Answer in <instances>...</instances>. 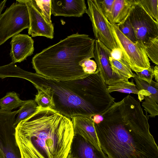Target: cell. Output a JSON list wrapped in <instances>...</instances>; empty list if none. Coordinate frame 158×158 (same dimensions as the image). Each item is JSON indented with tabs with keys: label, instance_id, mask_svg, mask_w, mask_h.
<instances>
[{
	"label": "cell",
	"instance_id": "6da1fadb",
	"mask_svg": "<svg viewBox=\"0 0 158 158\" xmlns=\"http://www.w3.org/2000/svg\"><path fill=\"white\" fill-rule=\"evenodd\" d=\"M130 95L99 114L94 124L101 148L108 158H158L149 117Z\"/></svg>",
	"mask_w": 158,
	"mask_h": 158
},
{
	"label": "cell",
	"instance_id": "7a4b0ae2",
	"mask_svg": "<svg viewBox=\"0 0 158 158\" xmlns=\"http://www.w3.org/2000/svg\"><path fill=\"white\" fill-rule=\"evenodd\" d=\"M74 136L70 118L38 106L15 127L21 158H66Z\"/></svg>",
	"mask_w": 158,
	"mask_h": 158
},
{
	"label": "cell",
	"instance_id": "3957f363",
	"mask_svg": "<svg viewBox=\"0 0 158 158\" xmlns=\"http://www.w3.org/2000/svg\"><path fill=\"white\" fill-rule=\"evenodd\" d=\"M95 40L78 33L35 54L32 59L33 68L44 77L60 81L81 79L88 74L80 64L94 57Z\"/></svg>",
	"mask_w": 158,
	"mask_h": 158
},
{
	"label": "cell",
	"instance_id": "277c9868",
	"mask_svg": "<svg viewBox=\"0 0 158 158\" xmlns=\"http://www.w3.org/2000/svg\"><path fill=\"white\" fill-rule=\"evenodd\" d=\"M28 81L37 90L43 91L50 97L54 104L53 109L68 118L77 115L91 117L97 114L91 106L73 92L64 81L31 72Z\"/></svg>",
	"mask_w": 158,
	"mask_h": 158
},
{
	"label": "cell",
	"instance_id": "5b68a950",
	"mask_svg": "<svg viewBox=\"0 0 158 158\" xmlns=\"http://www.w3.org/2000/svg\"><path fill=\"white\" fill-rule=\"evenodd\" d=\"M64 81L73 92L91 106L97 114L104 112L114 102L115 98L108 92L98 69L96 73L83 78Z\"/></svg>",
	"mask_w": 158,
	"mask_h": 158
},
{
	"label": "cell",
	"instance_id": "8992f818",
	"mask_svg": "<svg viewBox=\"0 0 158 158\" xmlns=\"http://www.w3.org/2000/svg\"><path fill=\"white\" fill-rule=\"evenodd\" d=\"M29 27L26 6L17 2L13 3L0 16V46Z\"/></svg>",
	"mask_w": 158,
	"mask_h": 158
},
{
	"label": "cell",
	"instance_id": "52a82bcc",
	"mask_svg": "<svg viewBox=\"0 0 158 158\" xmlns=\"http://www.w3.org/2000/svg\"><path fill=\"white\" fill-rule=\"evenodd\" d=\"M128 19L134 30L138 44L145 48L151 39L158 37V22L138 2L133 6Z\"/></svg>",
	"mask_w": 158,
	"mask_h": 158
},
{
	"label": "cell",
	"instance_id": "ba28073f",
	"mask_svg": "<svg viewBox=\"0 0 158 158\" xmlns=\"http://www.w3.org/2000/svg\"><path fill=\"white\" fill-rule=\"evenodd\" d=\"M110 25L118 45L131 70L136 73L149 68L150 64L145 48L128 39L116 24L110 23Z\"/></svg>",
	"mask_w": 158,
	"mask_h": 158
},
{
	"label": "cell",
	"instance_id": "9c48e42d",
	"mask_svg": "<svg viewBox=\"0 0 158 158\" xmlns=\"http://www.w3.org/2000/svg\"><path fill=\"white\" fill-rule=\"evenodd\" d=\"M86 13L92 24L96 40L111 51L119 48L111 28L110 23L103 13L97 0H87Z\"/></svg>",
	"mask_w": 158,
	"mask_h": 158
},
{
	"label": "cell",
	"instance_id": "30bf717a",
	"mask_svg": "<svg viewBox=\"0 0 158 158\" xmlns=\"http://www.w3.org/2000/svg\"><path fill=\"white\" fill-rule=\"evenodd\" d=\"M19 112V110L12 112L0 109V151L4 158H21L14 125Z\"/></svg>",
	"mask_w": 158,
	"mask_h": 158
},
{
	"label": "cell",
	"instance_id": "8fae6325",
	"mask_svg": "<svg viewBox=\"0 0 158 158\" xmlns=\"http://www.w3.org/2000/svg\"><path fill=\"white\" fill-rule=\"evenodd\" d=\"M25 4L28 11L29 27L28 33L32 37L43 36L50 39L54 37V27L42 14L34 0H16Z\"/></svg>",
	"mask_w": 158,
	"mask_h": 158
},
{
	"label": "cell",
	"instance_id": "7c38bea8",
	"mask_svg": "<svg viewBox=\"0 0 158 158\" xmlns=\"http://www.w3.org/2000/svg\"><path fill=\"white\" fill-rule=\"evenodd\" d=\"M133 78L139 90L137 95L140 102L144 99L142 106L148 117L154 118L158 114V83L152 80L151 84L139 78L134 73Z\"/></svg>",
	"mask_w": 158,
	"mask_h": 158
},
{
	"label": "cell",
	"instance_id": "4fadbf2b",
	"mask_svg": "<svg viewBox=\"0 0 158 158\" xmlns=\"http://www.w3.org/2000/svg\"><path fill=\"white\" fill-rule=\"evenodd\" d=\"M110 51L95 40L94 58L101 78L108 85L121 81H128L113 73L109 60Z\"/></svg>",
	"mask_w": 158,
	"mask_h": 158
},
{
	"label": "cell",
	"instance_id": "5bb4252c",
	"mask_svg": "<svg viewBox=\"0 0 158 158\" xmlns=\"http://www.w3.org/2000/svg\"><path fill=\"white\" fill-rule=\"evenodd\" d=\"M74 134L79 135L98 150L102 151L91 117L80 115L71 118Z\"/></svg>",
	"mask_w": 158,
	"mask_h": 158
},
{
	"label": "cell",
	"instance_id": "9a60e30c",
	"mask_svg": "<svg viewBox=\"0 0 158 158\" xmlns=\"http://www.w3.org/2000/svg\"><path fill=\"white\" fill-rule=\"evenodd\" d=\"M87 9L84 0H51V14L55 16L80 17Z\"/></svg>",
	"mask_w": 158,
	"mask_h": 158
},
{
	"label": "cell",
	"instance_id": "2e32d148",
	"mask_svg": "<svg viewBox=\"0 0 158 158\" xmlns=\"http://www.w3.org/2000/svg\"><path fill=\"white\" fill-rule=\"evenodd\" d=\"M34 41L26 34H18L11 38L10 56L12 62H21L31 55L34 50Z\"/></svg>",
	"mask_w": 158,
	"mask_h": 158
},
{
	"label": "cell",
	"instance_id": "e0dca14e",
	"mask_svg": "<svg viewBox=\"0 0 158 158\" xmlns=\"http://www.w3.org/2000/svg\"><path fill=\"white\" fill-rule=\"evenodd\" d=\"M68 158H108L80 136L74 134Z\"/></svg>",
	"mask_w": 158,
	"mask_h": 158
},
{
	"label": "cell",
	"instance_id": "ac0fdd59",
	"mask_svg": "<svg viewBox=\"0 0 158 158\" xmlns=\"http://www.w3.org/2000/svg\"><path fill=\"white\" fill-rule=\"evenodd\" d=\"M138 0H114L111 13L107 18L111 24L118 25L128 18Z\"/></svg>",
	"mask_w": 158,
	"mask_h": 158
},
{
	"label": "cell",
	"instance_id": "d6986e66",
	"mask_svg": "<svg viewBox=\"0 0 158 158\" xmlns=\"http://www.w3.org/2000/svg\"><path fill=\"white\" fill-rule=\"evenodd\" d=\"M26 101L21 100L19 95L14 92H9L0 99L1 109L6 111H11L13 109L22 106Z\"/></svg>",
	"mask_w": 158,
	"mask_h": 158
},
{
	"label": "cell",
	"instance_id": "ffe728a7",
	"mask_svg": "<svg viewBox=\"0 0 158 158\" xmlns=\"http://www.w3.org/2000/svg\"><path fill=\"white\" fill-rule=\"evenodd\" d=\"M109 62L113 73L120 78L128 80V79L133 78V73L130 67L125 65L116 60L110 56L109 57Z\"/></svg>",
	"mask_w": 158,
	"mask_h": 158
},
{
	"label": "cell",
	"instance_id": "44dd1931",
	"mask_svg": "<svg viewBox=\"0 0 158 158\" xmlns=\"http://www.w3.org/2000/svg\"><path fill=\"white\" fill-rule=\"evenodd\" d=\"M38 105L34 100H26L25 103L21 106L19 110L18 116L14 123L15 127L21 121L27 118L36 110Z\"/></svg>",
	"mask_w": 158,
	"mask_h": 158
},
{
	"label": "cell",
	"instance_id": "7402d4cb",
	"mask_svg": "<svg viewBox=\"0 0 158 158\" xmlns=\"http://www.w3.org/2000/svg\"><path fill=\"white\" fill-rule=\"evenodd\" d=\"M107 89L109 93L117 91L137 94L139 91L132 80L131 81H123L108 85Z\"/></svg>",
	"mask_w": 158,
	"mask_h": 158
},
{
	"label": "cell",
	"instance_id": "603a6c76",
	"mask_svg": "<svg viewBox=\"0 0 158 158\" xmlns=\"http://www.w3.org/2000/svg\"><path fill=\"white\" fill-rule=\"evenodd\" d=\"M146 55L152 62L158 65V37L150 39L145 46Z\"/></svg>",
	"mask_w": 158,
	"mask_h": 158
},
{
	"label": "cell",
	"instance_id": "cb8c5ba5",
	"mask_svg": "<svg viewBox=\"0 0 158 158\" xmlns=\"http://www.w3.org/2000/svg\"><path fill=\"white\" fill-rule=\"evenodd\" d=\"M138 2L147 13L158 22V0H138Z\"/></svg>",
	"mask_w": 158,
	"mask_h": 158
},
{
	"label": "cell",
	"instance_id": "d4e9b609",
	"mask_svg": "<svg viewBox=\"0 0 158 158\" xmlns=\"http://www.w3.org/2000/svg\"><path fill=\"white\" fill-rule=\"evenodd\" d=\"M35 96V101L39 107L49 108L52 109L54 107L53 102L50 97L43 91L38 89Z\"/></svg>",
	"mask_w": 158,
	"mask_h": 158
},
{
	"label": "cell",
	"instance_id": "484cf974",
	"mask_svg": "<svg viewBox=\"0 0 158 158\" xmlns=\"http://www.w3.org/2000/svg\"><path fill=\"white\" fill-rule=\"evenodd\" d=\"M117 25L122 33L128 39L135 43H137L134 30L128 18L123 23Z\"/></svg>",
	"mask_w": 158,
	"mask_h": 158
},
{
	"label": "cell",
	"instance_id": "4316f807",
	"mask_svg": "<svg viewBox=\"0 0 158 158\" xmlns=\"http://www.w3.org/2000/svg\"><path fill=\"white\" fill-rule=\"evenodd\" d=\"M35 2L44 16L49 21L52 22L51 0H35Z\"/></svg>",
	"mask_w": 158,
	"mask_h": 158
},
{
	"label": "cell",
	"instance_id": "83f0119b",
	"mask_svg": "<svg viewBox=\"0 0 158 158\" xmlns=\"http://www.w3.org/2000/svg\"><path fill=\"white\" fill-rule=\"evenodd\" d=\"M80 65L86 74L94 73L97 70V66L95 61L90 59H87L82 61Z\"/></svg>",
	"mask_w": 158,
	"mask_h": 158
},
{
	"label": "cell",
	"instance_id": "f1b7e54d",
	"mask_svg": "<svg viewBox=\"0 0 158 158\" xmlns=\"http://www.w3.org/2000/svg\"><path fill=\"white\" fill-rule=\"evenodd\" d=\"M101 10L107 19L109 16L114 0H97Z\"/></svg>",
	"mask_w": 158,
	"mask_h": 158
},
{
	"label": "cell",
	"instance_id": "f546056e",
	"mask_svg": "<svg viewBox=\"0 0 158 158\" xmlns=\"http://www.w3.org/2000/svg\"><path fill=\"white\" fill-rule=\"evenodd\" d=\"M135 74L139 78L151 84L152 78L154 77L153 68L150 66L147 69H144L139 72H136Z\"/></svg>",
	"mask_w": 158,
	"mask_h": 158
},
{
	"label": "cell",
	"instance_id": "4dcf8cb0",
	"mask_svg": "<svg viewBox=\"0 0 158 158\" xmlns=\"http://www.w3.org/2000/svg\"><path fill=\"white\" fill-rule=\"evenodd\" d=\"M110 55L113 59L129 67L122 50L119 48L114 49L110 51Z\"/></svg>",
	"mask_w": 158,
	"mask_h": 158
},
{
	"label": "cell",
	"instance_id": "1f68e13d",
	"mask_svg": "<svg viewBox=\"0 0 158 158\" xmlns=\"http://www.w3.org/2000/svg\"><path fill=\"white\" fill-rule=\"evenodd\" d=\"M153 74L154 77L155 78V80L156 82H158V65H156L153 68Z\"/></svg>",
	"mask_w": 158,
	"mask_h": 158
},
{
	"label": "cell",
	"instance_id": "d6a6232c",
	"mask_svg": "<svg viewBox=\"0 0 158 158\" xmlns=\"http://www.w3.org/2000/svg\"><path fill=\"white\" fill-rule=\"evenodd\" d=\"M6 0H4L0 3V16L2 14V12L5 6Z\"/></svg>",
	"mask_w": 158,
	"mask_h": 158
},
{
	"label": "cell",
	"instance_id": "836d02e7",
	"mask_svg": "<svg viewBox=\"0 0 158 158\" xmlns=\"http://www.w3.org/2000/svg\"><path fill=\"white\" fill-rule=\"evenodd\" d=\"M0 158H4L3 155H2L1 152L0 151Z\"/></svg>",
	"mask_w": 158,
	"mask_h": 158
},
{
	"label": "cell",
	"instance_id": "e575fe53",
	"mask_svg": "<svg viewBox=\"0 0 158 158\" xmlns=\"http://www.w3.org/2000/svg\"><path fill=\"white\" fill-rule=\"evenodd\" d=\"M66 158H68L67 157Z\"/></svg>",
	"mask_w": 158,
	"mask_h": 158
}]
</instances>
